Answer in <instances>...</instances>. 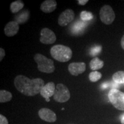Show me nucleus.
<instances>
[{"instance_id":"obj_1","label":"nucleus","mask_w":124,"mask_h":124,"mask_svg":"<svg viewBox=\"0 0 124 124\" xmlns=\"http://www.w3.org/2000/svg\"><path fill=\"white\" fill-rule=\"evenodd\" d=\"M15 87L17 90L26 96L32 97L40 93L44 86V81L41 78L31 79L23 75H17L15 78Z\"/></svg>"},{"instance_id":"obj_13","label":"nucleus","mask_w":124,"mask_h":124,"mask_svg":"<svg viewBox=\"0 0 124 124\" xmlns=\"http://www.w3.org/2000/svg\"><path fill=\"white\" fill-rule=\"evenodd\" d=\"M57 2L55 0H46L40 5V9L44 13H50L56 9Z\"/></svg>"},{"instance_id":"obj_25","label":"nucleus","mask_w":124,"mask_h":124,"mask_svg":"<svg viewBox=\"0 0 124 124\" xmlns=\"http://www.w3.org/2000/svg\"><path fill=\"white\" fill-rule=\"evenodd\" d=\"M121 45L122 48L124 49V35L122 36L121 39Z\"/></svg>"},{"instance_id":"obj_3","label":"nucleus","mask_w":124,"mask_h":124,"mask_svg":"<svg viewBox=\"0 0 124 124\" xmlns=\"http://www.w3.org/2000/svg\"><path fill=\"white\" fill-rule=\"evenodd\" d=\"M34 60L38 64V69L40 72L51 74L55 71V68L53 60L46 58L42 54H35L34 56Z\"/></svg>"},{"instance_id":"obj_16","label":"nucleus","mask_w":124,"mask_h":124,"mask_svg":"<svg viewBox=\"0 0 124 124\" xmlns=\"http://www.w3.org/2000/svg\"><path fill=\"white\" fill-rule=\"evenodd\" d=\"M12 98V94L8 91L1 90L0 91V102L5 103L10 101Z\"/></svg>"},{"instance_id":"obj_17","label":"nucleus","mask_w":124,"mask_h":124,"mask_svg":"<svg viewBox=\"0 0 124 124\" xmlns=\"http://www.w3.org/2000/svg\"><path fill=\"white\" fill-rule=\"evenodd\" d=\"M113 80L117 84L124 83V71H119L113 75Z\"/></svg>"},{"instance_id":"obj_6","label":"nucleus","mask_w":124,"mask_h":124,"mask_svg":"<svg viewBox=\"0 0 124 124\" xmlns=\"http://www.w3.org/2000/svg\"><path fill=\"white\" fill-rule=\"evenodd\" d=\"M100 16L101 21L106 25L112 24L116 18V15L110 5H104L100 9Z\"/></svg>"},{"instance_id":"obj_12","label":"nucleus","mask_w":124,"mask_h":124,"mask_svg":"<svg viewBox=\"0 0 124 124\" xmlns=\"http://www.w3.org/2000/svg\"><path fill=\"white\" fill-rule=\"evenodd\" d=\"M19 30V24L16 21L7 23L4 28L5 35L8 37H13L17 33Z\"/></svg>"},{"instance_id":"obj_20","label":"nucleus","mask_w":124,"mask_h":124,"mask_svg":"<svg viewBox=\"0 0 124 124\" xmlns=\"http://www.w3.org/2000/svg\"><path fill=\"white\" fill-rule=\"evenodd\" d=\"M101 50V46H95L94 48H93V49H91L90 54L91 55L94 56L97 55L100 52Z\"/></svg>"},{"instance_id":"obj_10","label":"nucleus","mask_w":124,"mask_h":124,"mask_svg":"<svg viewBox=\"0 0 124 124\" xmlns=\"http://www.w3.org/2000/svg\"><path fill=\"white\" fill-rule=\"evenodd\" d=\"M38 114L41 120L48 122H54L57 120L55 113L48 108H41L39 111Z\"/></svg>"},{"instance_id":"obj_9","label":"nucleus","mask_w":124,"mask_h":124,"mask_svg":"<svg viewBox=\"0 0 124 124\" xmlns=\"http://www.w3.org/2000/svg\"><path fill=\"white\" fill-rule=\"evenodd\" d=\"M56 89V86L54 82H49L43 87L40 91V95L46 99V102L50 101L49 98L54 96Z\"/></svg>"},{"instance_id":"obj_8","label":"nucleus","mask_w":124,"mask_h":124,"mask_svg":"<svg viewBox=\"0 0 124 124\" xmlns=\"http://www.w3.org/2000/svg\"><path fill=\"white\" fill-rule=\"evenodd\" d=\"M75 18V13L71 9L65 10L60 14L58 18V24L61 27H66Z\"/></svg>"},{"instance_id":"obj_7","label":"nucleus","mask_w":124,"mask_h":124,"mask_svg":"<svg viewBox=\"0 0 124 124\" xmlns=\"http://www.w3.org/2000/svg\"><path fill=\"white\" fill-rule=\"evenodd\" d=\"M40 41L44 44H54L56 40V36L55 33L50 29L45 28L41 29L40 32Z\"/></svg>"},{"instance_id":"obj_24","label":"nucleus","mask_w":124,"mask_h":124,"mask_svg":"<svg viewBox=\"0 0 124 124\" xmlns=\"http://www.w3.org/2000/svg\"><path fill=\"white\" fill-rule=\"evenodd\" d=\"M78 2L81 5H85L87 3L89 2V0H79L78 1Z\"/></svg>"},{"instance_id":"obj_14","label":"nucleus","mask_w":124,"mask_h":124,"mask_svg":"<svg viewBox=\"0 0 124 124\" xmlns=\"http://www.w3.org/2000/svg\"><path fill=\"white\" fill-rule=\"evenodd\" d=\"M90 67L93 71H97L102 69L104 66V62L98 58H94L90 62Z\"/></svg>"},{"instance_id":"obj_15","label":"nucleus","mask_w":124,"mask_h":124,"mask_svg":"<svg viewBox=\"0 0 124 124\" xmlns=\"http://www.w3.org/2000/svg\"><path fill=\"white\" fill-rule=\"evenodd\" d=\"M24 7V4L23 1L21 0L14 1L12 2L10 5V11L12 13H16L21 10Z\"/></svg>"},{"instance_id":"obj_21","label":"nucleus","mask_w":124,"mask_h":124,"mask_svg":"<svg viewBox=\"0 0 124 124\" xmlns=\"http://www.w3.org/2000/svg\"><path fill=\"white\" fill-rule=\"evenodd\" d=\"M0 124H8L7 118L2 114H0Z\"/></svg>"},{"instance_id":"obj_11","label":"nucleus","mask_w":124,"mask_h":124,"mask_svg":"<svg viewBox=\"0 0 124 124\" xmlns=\"http://www.w3.org/2000/svg\"><path fill=\"white\" fill-rule=\"evenodd\" d=\"M68 69L71 75L77 77L85 72L86 70V64L84 62H74L69 65Z\"/></svg>"},{"instance_id":"obj_27","label":"nucleus","mask_w":124,"mask_h":124,"mask_svg":"<svg viewBox=\"0 0 124 124\" xmlns=\"http://www.w3.org/2000/svg\"><path fill=\"white\" fill-rule=\"evenodd\" d=\"M121 122L122 124H124V116L122 117V118H121Z\"/></svg>"},{"instance_id":"obj_5","label":"nucleus","mask_w":124,"mask_h":124,"mask_svg":"<svg viewBox=\"0 0 124 124\" xmlns=\"http://www.w3.org/2000/svg\"><path fill=\"white\" fill-rule=\"evenodd\" d=\"M70 92L66 86L62 83H59L56 86L54 99L55 101L64 103L68 101L70 98Z\"/></svg>"},{"instance_id":"obj_23","label":"nucleus","mask_w":124,"mask_h":124,"mask_svg":"<svg viewBox=\"0 0 124 124\" xmlns=\"http://www.w3.org/2000/svg\"><path fill=\"white\" fill-rule=\"evenodd\" d=\"M84 27V24L83 23H79V24H78L77 25V26H75V29H76L77 31H80L82 30V29ZM75 30V31H76Z\"/></svg>"},{"instance_id":"obj_22","label":"nucleus","mask_w":124,"mask_h":124,"mask_svg":"<svg viewBox=\"0 0 124 124\" xmlns=\"http://www.w3.org/2000/svg\"><path fill=\"white\" fill-rule=\"evenodd\" d=\"M5 56V51L2 48H0V61H2Z\"/></svg>"},{"instance_id":"obj_18","label":"nucleus","mask_w":124,"mask_h":124,"mask_svg":"<svg viewBox=\"0 0 124 124\" xmlns=\"http://www.w3.org/2000/svg\"><path fill=\"white\" fill-rule=\"evenodd\" d=\"M89 79L92 82H96L98 81L102 78V74L98 71H92L89 74Z\"/></svg>"},{"instance_id":"obj_26","label":"nucleus","mask_w":124,"mask_h":124,"mask_svg":"<svg viewBox=\"0 0 124 124\" xmlns=\"http://www.w3.org/2000/svg\"><path fill=\"white\" fill-rule=\"evenodd\" d=\"M102 88H103V89H106V88H108V83H104V84L102 85Z\"/></svg>"},{"instance_id":"obj_19","label":"nucleus","mask_w":124,"mask_h":124,"mask_svg":"<svg viewBox=\"0 0 124 124\" xmlns=\"http://www.w3.org/2000/svg\"><path fill=\"white\" fill-rule=\"evenodd\" d=\"M80 18L82 21H88L93 19V15L91 12L87 11H82L80 13Z\"/></svg>"},{"instance_id":"obj_2","label":"nucleus","mask_w":124,"mask_h":124,"mask_svg":"<svg viewBox=\"0 0 124 124\" xmlns=\"http://www.w3.org/2000/svg\"><path fill=\"white\" fill-rule=\"evenodd\" d=\"M52 57L57 61L67 62L72 58V51L69 46L61 44L55 45L50 50Z\"/></svg>"},{"instance_id":"obj_4","label":"nucleus","mask_w":124,"mask_h":124,"mask_svg":"<svg viewBox=\"0 0 124 124\" xmlns=\"http://www.w3.org/2000/svg\"><path fill=\"white\" fill-rule=\"evenodd\" d=\"M108 97L114 108L124 111V93L117 89H112L108 92Z\"/></svg>"}]
</instances>
